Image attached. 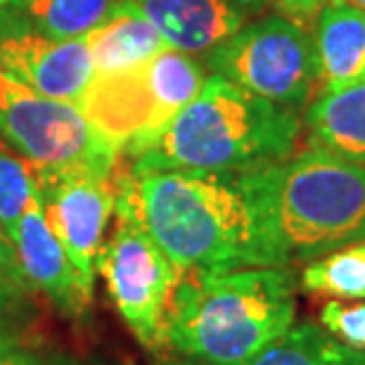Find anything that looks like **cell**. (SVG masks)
Returning a JSON list of instances; mask_svg holds the SVG:
<instances>
[{"label": "cell", "instance_id": "obj_1", "mask_svg": "<svg viewBox=\"0 0 365 365\" xmlns=\"http://www.w3.org/2000/svg\"><path fill=\"white\" fill-rule=\"evenodd\" d=\"M114 211L128 214L180 271L273 268L242 173L116 164Z\"/></svg>", "mask_w": 365, "mask_h": 365}, {"label": "cell", "instance_id": "obj_2", "mask_svg": "<svg viewBox=\"0 0 365 365\" xmlns=\"http://www.w3.org/2000/svg\"><path fill=\"white\" fill-rule=\"evenodd\" d=\"M297 320L289 268L182 271L166 344L195 365H242L284 337Z\"/></svg>", "mask_w": 365, "mask_h": 365}, {"label": "cell", "instance_id": "obj_3", "mask_svg": "<svg viewBox=\"0 0 365 365\" xmlns=\"http://www.w3.org/2000/svg\"><path fill=\"white\" fill-rule=\"evenodd\" d=\"M242 176L273 268L365 240V164L311 148Z\"/></svg>", "mask_w": 365, "mask_h": 365}, {"label": "cell", "instance_id": "obj_4", "mask_svg": "<svg viewBox=\"0 0 365 365\" xmlns=\"http://www.w3.org/2000/svg\"><path fill=\"white\" fill-rule=\"evenodd\" d=\"M302 128L297 109L214 74L143 150L121 162L133 169L250 173L297 155Z\"/></svg>", "mask_w": 365, "mask_h": 365}, {"label": "cell", "instance_id": "obj_5", "mask_svg": "<svg viewBox=\"0 0 365 365\" xmlns=\"http://www.w3.org/2000/svg\"><path fill=\"white\" fill-rule=\"evenodd\" d=\"M204 81V69L192 57L166 46L128 69L95 74L78 107L119 148V159H130L200 95Z\"/></svg>", "mask_w": 365, "mask_h": 365}, {"label": "cell", "instance_id": "obj_6", "mask_svg": "<svg viewBox=\"0 0 365 365\" xmlns=\"http://www.w3.org/2000/svg\"><path fill=\"white\" fill-rule=\"evenodd\" d=\"M0 138L38 171L114 176L119 148L93 128L76 102L34 93L0 71Z\"/></svg>", "mask_w": 365, "mask_h": 365}, {"label": "cell", "instance_id": "obj_7", "mask_svg": "<svg viewBox=\"0 0 365 365\" xmlns=\"http://www.w3.org/2000/svg\"><path fill=\"white\" fill-rule=\"evenodd\" d=\"M209 69L240 88L292 109L306 107L313 95L323 93L313 34L284 14L237 29L211 50Z\"/></svg>", "mask_w": 365, "mask_h": 365}, {"label": "cell", "instance_id": "obj_8", "mask_svg": "<svg viewBox=\"0 0 365 365\" xmlns=\"http://www.w3.org/2000/svg\"><path fill=\"white\" fill-rule=\"evenodd\" d=\"M116 225L98 254V273L123 323L148 351L166 344V318L182 271L128 214L114 211Z\"/></svg>", "mask_w": 365, "mask_h": 365}, {"label": "cell", "instance_id": "obj_9", "mask_svg": "<svg viewBox=\"0 0 365 365\" xmlns=\"http://www.w3.org/2000/svg\"><path fill=\"white\" fill-rule=\"evenodd\" d=\"M43 214L62 242L74 266L78 287L93 302L98 254L105 230L114 214V176L86 171H38L36 169Z\"/></svg>", "mask_w": 365, "mask_h": 365}, {"label": "cell", "instance_id": "obj_10", "mask_svg": "<svg viewBox=\"0 0 365 365\" xmlns=\"http://www.w3.org/2000/svg\"><path fill=\"white\" fill-rule=\"evenodd\" d=\"M0 71L34 93L76 105L95 76L86 38L57 41L12 24L3 14H0Z\"/></svg>", "mask_w": 365, "mask_h": 365}, {"label": "cell", "instance_id": "obj_11", "mask_svg": "<svg viewBox=\"0 0 365 365\" xmlns=\"http://www.w3.org/2000/svg\"><path fill=\"white\" fill-rule=\"evenodd\" d=\"M14 257L29 292H38L71 320L86 318L91 302L78 287L74 266L64 252L62 242L50 228L36 185L24 214L19 218L17 232L12 237Z\"/></svg>", "mask_w": 365, "mask_h": 365}, {"label": "cell", "instance_id": "obj_12", "mask_svg": "<svg viewBox=\"0 0 365 365\" xmlns=\"http://www.w3.org/2000/svg\"><path fill=\"white\" fill-rule=\"evenodd\" d=\"M138 10L169 48L211 53L228 41L264 0H123Z\"/></svg>", "mask_w": 365, "mask_h": 365}, {"label": "cell", "instance_id": "obj_13", "mask_svg": "<svg viewBox=\"0 0 365 365\" xmlns=\"http://www.w3.org/2000/svg\"><path fill=\"white\" fill-rule=\"evenodd\" d=\"M313 43L323 93L365 81V10L344 0L327 3L316 14Z\"/></svg>", "mask_w": 365, "mask_h": 365}, {"label": "cell", "instance_id": "obj_14", "mask_svg": "<svg viewBox=\"0 0 365 365\" xmlns=\"http://www.w3.org/2000/svg\"><path fill=\"white\" fill-rule=\"evenodd\" d=\"M311 148L365 164V81L320 93L306 107Z\"/></svg>", "mask_w": 365, "mask_h": 365}, {"label": "cell", "instance_id": "obj_15", "mask_svg": "<svg viewBox=\"0 0 365 365\" xmlns=\"http://www.w3.org/2000/svg\"><path fill=\"white\" fill-rule=\"evenodd\" d=\"M83 38L88 43L95 74L128 69L166 48L157 29L123 0H119L112 14Z\"/></svg>", "mask_w": 365, "mask_h": 365}, {"label": "cell", "instance_id": "obj_16", "mask_svg": "<svg viewBox=\"0 0 365 365\" xmlns=\"http://www.w3.org/2000/svg\"><path fill=\"white\" fill-rule=\"evenodd\" d=\"M116 3L119 0H12L0 5V14L36 34L71 41L83 38L100 26Z\"/></svg>", "mask_w": 365, "mask_h": 365}, {"label": "cell", "instance_id": "obj_17", "mask_svg": "<svg viewBox=\"0 0 365 365\" xmlns=\"http://www.w3.org/2000/svg\"><path fill=\"white\" fill-rule=\"evenodd\" d=\"M299 287L327 299H365V240L306 264L299 275Z\"/></svg>", "mask_w": 365, "mask_h": 365}, {"label": "cell", "instance_id": "obj_18", "mask_svg": "<svg viewBox=\"0 0 365 365\" xmlns=\"http://www.w3.org/2000/svg\"><path fill=\"white\" fill-rule=\"evenodd\" d=\"M334 337L323 325L302 323L261 351L257 359L247 361L242 365H327L330 361ZM195 365V363H180Z\"/></svg>", "mask_w": 365, "mask_h": 365}, {"label": "cell", "instance_id": "obj_19", "mask_svg": "<svg viewBox=\"0 0 365 365\" xmlns=\"http://www.w3.org/2000/svg\"><path fill=\"white\" fill-rule=\"evenodd\" d=\"M36 190V169L12 148L0 143V225L7 237H14L19 218Z\"/></svg>", "mask_w": 365, "mask_h": 365}, {"label": "cell", "instance_id": "obj_20", "mask_svg": "<svg viewBox=\"0 0 365 365\" xmlns=\"http://www.w3.org/2000/svg\"><path fill=\"white\" fill-rule=\"evenodd\" d=\"M320 325L341 344L365 351V302H327L320 309Z\"/></svg>", "mask_w": 365, "mask_h": 365}, {"label": "cell", "instance_id": "obj_21", "mask_svg": "<svg viewBox=\"0 0 365 365\" xmlns=\"http://www.w3.org/2000/svg\"><path fill=\"white\" fill-rule=\"evenodd\" d=\"M41 356L43 351L14 327V316L0 313V365H38Z\"/></svg>", "mask_w": 365, "mask_h": 365}, {"label": "cell", "instance_id": "obj_22", "mask_svg": "<svg viewBox=\"0 0 365 365\" xmlns=\"http://www.w3.org/2000/svg\"><path fill=\"white\" fill-rule=\"evenodd\" d=\"M29 289H24L21 284L10 280L3 271H0V313L5 316H17L24 309Z\"/></svg>", "mask_w": 365, "mask_h": 365}, {"label": "cell", "instance_id": "obj_23", "mask_svg": "<svg viewBox=\"0 0 365 365\" xmlns=\"http://www.w3.org/2000/svg\"><path fill=\"white\" fill-rule=\"evenodd\" d=\"M271 3L280 7L284 17L302 24L304 19H316V14L323 10L327 3H334V0H271Z\"/></svg>", "mask_w": 365, "mask_h": 365}, {"label": "cell", "instance_id": "obj_24", "mask_svg": "<svg viewBox=\"0 0 365 365\" xmlns=\"http://www.w3.org/2000/svg\"><path fill=\"white\" fill-rule=\"evenodd\" d=\"M38 365H126V363H114L102 356H81L71 351H48L41 356Z\"/></svg>", "mask_w": 365, "mask_h": 365}, {"label": "cell", "instance_id": "obj_25", "mask_svg": "<svg viewBox=\"0 0 365 365\" xmlns=\"http://www.w3.org/2000/svg\"><path fill=\"white\" fill-rule=\"evenodd\" d=\"M0 271H3L10 280H14L17 284L26 289L24 280H21V273H19V266H17V257H14V247H12V240L7 237V232L3 230L0 225Z\"/></svg>", "mask_w": 365, "mask_h": 365}, {"label": "cell", "instance_id": "obj_26", "mask_svg": "<svg viewBox=\"0 0 365 365\" xmlns=\"http://www.w3.org/2000/svg\"><path fill=\"white\" fill-rule=\"evenodd\" d=\"M327 365H365V351H359V349H351L334 339Z\"/></svg>", "mask_w": 365, "mask_h": 365}, {"label": "cell", "instance_id": "obj_27", "mask_svg": "<svg viewBox=\"0 0 365 365\" xmlns=\"http://www.w3.org/2000/svg\"><path fill=\"white\" fill-rule=\"evenodd\" d=\"M344 3L356 5V7H361V10H365V0H344Z\"/></svg>", "mask_w": 365, "mask_h": 365}, {"label": "cell", "instance_id": "obj_28", "mask_svg": "<svg viewBox=\"0 0 365 365\" xmlns=\"http://www.w3.org/2000/svg\"><path fill=\"white\" fill-rule=\"evenodd\" d=\"M7 3H12V0H0V5H7Z\"/></svg>", "mask_w": 365, "mask_h": 365}]
</instances>
